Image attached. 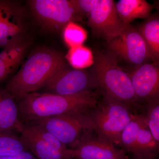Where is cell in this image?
<instances>
[{
  "mask_svg": "<svg viewBox=\"0 0 159 159\" xmlns=\"http://www.w3.org/2000/svg\"><path fill=\"white\" fill-rule=\"evenodd\" d=\"M16 97L20 121L26 124L58 116L89 114L99 100L98 93L93 91L71 96L36 92Z\"/></svg>",
  "mask_w": 159,
  "mask_h": 159,
  "instance_id": "1",
  "label": "cell"
},
{
  "mask_svg": "<svg viewBox=\"0 0 159 159\" xmlns=\"http://www.w3.org/2000/svg\"><path fill=\"white\" fill-rule=\"evenodd\" d=\"M67 64L62 54L54 49H35L8 81L5 89L16 96L37 92L54 74Z\"/></svg>",
  "mask_w": 159,
  "mask_h": 159,
  "instance_id": "2",
  "label": "cell"
},
{
  "mask_svg": "<svg viewBox=\"0 0 159 159\" xmlns=\"http://www.w3.org/2000/svg\"><path fill=\"white\" fill-rule=\"evenodd\" d=\"M117 58L112 52L96 51L94 73L102 93L129 108L138 99L128 73L118 65Z\"/></svg>",
  "mask_w": 159,
  "mask_h": 159,
  "instance_id": "3",
  "label": "cell"
},
{
  "mask_svg": "<svg viewBox=\"0 0 159 159\" xmlns=\"http://www.w3.org/2000/svg\"><path fill=\"white\" fill-rule=\"evenodd\" d=\"M89 114L97 138L110 144L120 145L121 135L131 119L129 107L103 94Z\"/></svg>",
  "mask_w": 159,
  "mask_h": 159,
  "instance_id": "4",
  "label": "cell"
},
{
  "mask_svg": "<svg viewBox=\"0 0 159 159\" xmlns=\"http://www.w3.org/2000/svg\"><path fill=\"white\" fill-rule=\"evenodd\" d=\"M28 5L39 25L50 32H57L68 23L83 18L74 0H30Z\"/></svg>",
  "mask_w": 159,
  "mask_h": 159,
  "instance_id": "5",
  "label": "cell"
},
{
  "mask_svg": "<svg viewBox=\"0 0 159 159\" xmlns=\"http://www.w3.org/2000/svg\"><path fill=\"white\" fill-rule=\"evenodd\" d=\"M98 87L94 73L74 69L67 64L54 74L40 89L39 93L71 96L93 91Z\"/></svg>",
  "mask_w": 159,
  "mask_h": 159,
  "instance_id": "6",
  "label": "cell"
},
{
  "mask_svg": "<svg viewBox=\"0 0 159 159\" xmlns=\"http://www.w3.org/2000/svg\"><path fill=\"white\" fill-rule=\"evenodd\" d=\"M89 114L51 117L34 124L41 126L67 147L73 149L86 134L93 130Z\"/></svg>",
  "mask_w": 159,
  "mask_h": 159,
  "instance_id": "7",
  "label": "cell"
},
{
  "mask_svg": "<svg viewBox=\"0 0 159 159\" xmlns=\"http://www.w3.org/2000/svg\"><path fill=\"white\" fill-rule=\"evenodd\" d=\"M28 12L18 2L0 0V48L29 39Z\"/></svg>",
  "mask_w": 159,
  "mask_h": 159,
  "instance_id": "8",
  "label": "cell"
},
{
  "mask_svg": "<svg viewBox=\"0 0 159 159\" xmlns=\"http://www.w3.org/2000/svg\"><path fill=\"white\" fill-rule=\"evenodd\" d=\"M135 159H155L159 144L145 124L143 116L131 115V119L121 135L120 144Z\"/></svg>",
  "mask_w": 159,
  "mask_h": 159,
  "instance_id": "9",
  "label": "cell"
},
{
  "mask_svg": "<svg viewBox=\"0 0 159 159\" xmlns=\"http://www.w3.org/2000/svg\"><path fill=\"white\" fill-rule=\"evenodd\" d=\"M107 42L111 52L134 65H141L151 60L144 39L137 28L130 24L125 25L119 35Z\"/></svg>",
  "mask_w": 159,
  "mask_h": 159,
  "instance_id": "10",
  "label": "cell"
},
{
  "mask_svg": "<svg viewBox=\"0 0 159 159\" xmlns=\"http://www.w3.org/2000/svg\"><path fill=\"white\" fill-rule=\"evenodd\" d=\"M88 24L95 35L107 41L121 34L125 26L118 16L113 0H98L89 16Z\"/></svg>",
  "mask_w": 159,
  "mask_h": 159,
  "instance_id": "11",
  "label": "cell"
},
{
  "mask_svg": "<svg viewBox=\"0 0 159 159\" xmlns=\"http://www.w3.org/2000/svg\"><path fill=\"white\" fill-rule=\"evenodd\" d=\"M159 61L146 63L137 66L128 74L138 101L158 99L159 96Z\"/></svg>",
  "mask_w": 159,
  "mask_h": 159,
  "instance_id": "12",
  "label": "cell"
},
{
  "mask_svg": "<svg viewBox=\"0 0 159 159\" xmlns=\"http://www.w3.org/2000/svg\"><path fill=\"white\" fill-rule=\"evenodd\" d=\"M71 149L72 159H129L126 152L89 133L80 139L76 148Z\"/></svg>",
  "mask_w": 159,
  "mask_h": 159,
  "instance_id": "13",
  "label": "cell"
},
{
  "mask_svg": "<svg viewBox=\"0 0 159 159\" xmlns=\"http://www.w3.org/2000/svg\"><path fill=\"white\" fill-rule=\"evenodd\" d=\"M16 131L38 159H72L70 148L68 152L57 150L34 133L27 124L20 122Z\"/></svg>",
  "mask_w": 159,
  "mask_h": 159,
  "instance_id": "14",
  "label": "cell"
},
{
  "mask_svg": "<svg viewBox=\"0 0 159 159\" xmlns=\"http://www.w3.org/2000/svg\"><path fill=\"white\" fill-rule=\"evenodd\" d=\"M31 44L29 39L6 47L0 52V84L21 65Z\"/></svg>",
  "mask_w": 159,
  "mask_h": 159,
  "instance_id": "15",
  "label": "cell"
},
{
  "mask_svg": "<svg viewBox=\"0 0 159 159\" xmlns=\"http://www.w3.org/2000/svg\"><path fill=\"white\" fill-rule=\"evenodd\" d=\"M20 122L16 96L0 87V131H16Z\"/></svg>",
  "mask_w": 159,
  "mask_h": 159,
  "instance_id": "16",
  "label": "cell"
},
{
  "mask_svg": "<svg viewBox=\"0 0 159 159\" xmlns=\"http://www.w3.org/2000/svg\"><path fill=\"white\" fill-rule=\"evenodd\" d=\"M116 7L118 16L125 25L135 19L148 18L153 9L145 0H120Z\"/></svg>",
  "mask_w": 159,
  "mask_h": 159,
  "instance_id": "17",
  "label": "cell"
},
{
  "mask_svg": "<svg viewBox=\"0 0 159 159\" xmlns=\"http://www.w3.org/2000/svg\"><path fill=\"white\" fill-rule=\"evenodd\" d=\"M144 39L152 62L159 61V19L157 15L149 16L137 28Z\"/></svg>",
  "mask_w": 159,
  "mask_h": 159,
  "instance_id": "18",
  "label": "cell"
},
{
  "mask_svg": "<svg viewBox=\"0 0 159 159\" xmlns=\"http://www.w3.org/2000/svg\"><path fill=\"white\" fill-rule=\"evenodd\" d=\"M25 151L29 148L20 137L13 132L0 131V156L13 155Z\"/></svg>",
  "mask_w": 159,
  "mask_h": 159,
  "instance_id": "19",
  "label": "cell"
},
{
  "mask_svg": "<svg viewBox=\"0 0 159 159\" xmlns=\"http://www.w3.org/2000/svg\"><path fill=\"white\" fill-rule=\"evenodd\" d=\"M65 57L72 67L78 70H84L93 62L90 50L82 45L70 48Z\"/></svg>",
  "mask_w": 159,
  "mask_h": 159,
  "instance_id": "20",
  "label": "cell"
},
{
  "mask_svg": "<svg viewBox=\"0 0 159 159\" xmlns=\"http://www.w3.org/2000/svg\"><path fill=\"white\" fill-rule=\"evenodd\" d=\"M62 30L64 40L70 48L82 45L86 39V31L76 23H68Z\"/></svg>",
  "mask_w": 159,
  "mask_h": 159,
  "instance_id": "21",
  "label": "cell"
},
{
  "mask_svg": "<svg viewBox=\"0 0 159 159\" xmlns=\"http://www.w3.org/2000/svg\"><path fill=\"white\" fill-rule=\"evenodd\" d=\"M147 102V113L143 116L145 124L155 141L159 143V100L158 99Z\"/></svg>",
  "mask_w": 159,
  "mask_h": 159,
  "instance_id": "22",
  "label": "cell"
},
{
  "mask_svg": "<svg viewBox=\"0 0 159 159\" xmlns=\"http://www.w3.org/2000/svg\"><path fill=\"white\" fill-rule=\"evenodd\" d=\"M27 125L30 126L34 133L36 134L40 138L48 142L49 145H51L52 147L63 152H70V148H68L66 145L60 142L54 135L46 130L41 126L37 124Z\"/></svg>",
  "mask_w": 159,
  "mask_h": 159,
  "instance_id": "23",
  "label": "cell"
},
{
  "mask_svg": "<svg viewBox=\"0 0 159 159\" xmlns=\"http://www.w3.org/2000/svg\"><path fill=\"white\" fill-rule=\"evenodd\" d=\"M78 11L83 17H89L98 2V0H74Z\"/></svg>",
  "mask_w": 159,
  "mask_h": 159,
  "instance_id": "24",
  "label": "cell"
},
{
  "mask_svg": "<svg viewBox=\"0 0 159 159\" xmlns=\"http://www.w3.org/2000/svg\"><path fill=\"white\" fill-rule=\"evenodd\" d=\"M0 159H38L31 152L25 151L13 155L0 156Z\"/></svg>",
  "mask_w": 159,
  "mask_h": 159,
  "instance_id": "25",
  "label": "cell"
}]
</instances>
